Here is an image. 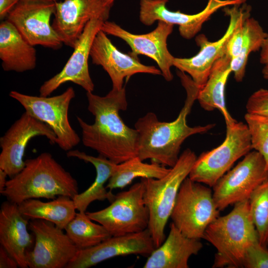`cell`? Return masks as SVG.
<instances>
[{
	"label": "cell",
	"instance_id": "cell-12",
	"mask_svg": "<svg viewBox=\"0 0 268 268\" xmlns=\"http://www.w3.org/2000/svg\"><path fill=\"white\" fill-rule=\"evenodd\" d=\"M28 228L35 236L34 247L26 253L30 268H63L75 255L77 249L63 229L43 219H32Z\"/></svg>",
	"mask_w": 268,
	"mask_h": 268
},
{
	"label": "cell",
	"instance_id": "cell-14",
	"mask_svg": "<svg viewBox=\"0 0 268 268\" xmlns=\"http://www.w3.org/2000/svg\"><path fill=\"white\" fill-rule=\"evenodd\" d=\"M44 136L52 144H56L57 136L45 123L26 111L0 138V169L10 178L24 167L25 151L29 141L36 136Z\"/></svg>",
	"mask_w": 268,
	"mask_h": 268
},
{
	"label": "cell",
	"instance_id": "cell-15",
	"mask_svg": "<svg viewBox=\"0 0 268 268\" xmlns=\"http://www.w3.org/2000/svg\"><path fill=\"white\" fill-rule=\"evenodd\" d=\"M174 25L158 21L157 26L151 32L144 34H133L124 29L114 22L104 21L101 30L106 34L120 38L131 48V53L135 56L143 55L153 60L157 64L161 75L167 81L173 76L171 68L174 57L167 48V40L172 33Z\"/></svg>",
	"mask_w": 268,
	"mask_h": 268
},
{
	"label": "cell",
	"instance_id": "cell-19",
	"mask_svg": "<svg viewBox=\"0 0 268 268\" xmlns=\"http://www.w3.org/2000/svg\"><path fill=\"white\" fill-rule=\"evenodd\" d=\"M155 249L147 228L139 232L111 236L95 246L77 250L66 268H88L120 256H149Z\"/></svg>",
	"mask_w": 268,
	"mask_h": 268
},
{
	"label": "cell",
	"instance_id": "cell-13",
	"mask_svg": "<svg viewBox=\"0 0 268 268\" xmlns=\"http://www.w3.org/2000/svg\"><path fill=\"white\" fill-rule=\"evenodd\" d=\"M56 3L44 0H20L6 20L31 45L58 50L63 43L50 24L51 18L56 11Z\"/></svg>",
	"mask_w": 268,
	"mask_h": 268
},
{
	"label": "cell",
	"instance_id": "cell-16",
	"mask_svg": "<svg viewBox=\"0 0 268 268\" xmlns=\"http://www.w3.org/2000/svg\"><path fill=\"white\" fill-rule=\"evenodd\" d=\"M97 17L90 20L74 47L73 52L62 70L41 86L40 96H48L63 84L71 82L93 92L94 84L90 75L88 60L94 39L104 21Z\"/></svg>",
	"mask_w": 268,
	"mask_h": 268
},
{
	"label": "cell",
	"instance_id": "cell-23",
	"mask_svg": "<svg viewBox=\"0 0 268 268\" xmlns=\"http://www.w3.org/2000/svg\"><path fill=\"white\" fill-rule=\"evenodd\" d=\"M0 59L5 71L22 72L32 70L36 66L34 46L6 19L0 24Z\"/></svg>",
	"mask_w": 268,
	"mask_h": 268
},
{
	"label": "cell",
	"instance_id": "cell-5",
	"mask_svg": "<svg viewBox=\"0 0 268 268\" xmlns=\"http://www.w3.org/2000/svg\"><path fill=\"white\" fill-rule=\"evenodd\" d=\"M197 158L189 148L180 155L175 165L159 179L141 178L144 185L143 200L149 213L148 229L156 248L165 239L164 230L174 206L180 186L189 176Z\"/></svg>",
	"mask_w": 268,
	"mask_h": 268
},
{
	"label": "cell",
	"instance_id": "cell-24",
	"mask_svg": "<svg viewBox=\"0 0 268 268\" xmlns=\"http://www.w3.org/2000/svg\"><path fill=\"white\" fill-rule=\"evenodd\" d=\"M231 59L225 53L213 64L204 85L200 89L197 100L204 110L218 109L223 115L226 125L236 121L226 107L225 89L228 78L232 72Z\"/></svg>",
	"mask_w": 268,
	"mask_h": 268
},
{
	"label": "cell",
	"instance_id": "cell-35",
	"mask_svg": "<svg viewBox=\"0 0 268 268\" xmlns=\"http://www.w3.org/2000/svg\"><path fill=\"white\" fill-rule=\"evenodd\" d=\"M260 50V62L264 66L262 74L264 78L268 80V36L265 39Z\"/></svg>",
	"mask_w": 268,
	"mask_h": 268
},
{
	"label": "cell",
	"instance_id": "cell-40",
	"mask_svg": "<svg viewBox=\"0 0 268 268\" xmlns=\"http://www.w3.org/2000/svg\"><path fill=\"white\" fill-rule=\"evenodd\" d=\"M44 0V1L54 2H57L59 1V0Z\"/></svg>",
	"mask_w": 268,
	"mask_h": 268
},
{
	"label": "cell",
	"instance_id": "cell-34",
	"mask_svg": "<svg viewBox=\"0 0 268 268\" xmlns=\"http://www.w3.org/2000/svg\"><path fill=\"white\" fill-rule=\"evenodd\" d=\"M16 260L1 246H0V268H16Z\"/></svg>",
	"mask_w": 268,
	"mask_h": 268
},
{
	"label": "cell",
	"instance_id": "cell-3",
	"mask_svg": "<svg viewBox=\"0 0 268 268\" xmlns=\"http://www.w3.org/2000/svg\"><path fill=\"white\" fill-rule=\"evenodd\" d=\"M25 161L24 168L8 180L0 192L8 201L19 204L31 199H55L60 196L73 199L78 194L76 180L50 153Z\"/></svg>",
	"mask_w": 268,
	"mask_h": 268
},
{
	"label": "cell",
	"instance_id": "cell-25",
	"mask_svg": "<svg viewBox=\"0 0 268 268\" xmlns=\"http://www.w3.org/2000/svg\"><path fill=\"white\" fill-rule=\"evenodd\" d=\"M68 157H74L91 163L96 169V177L90 187L72 199L76 210L86 212L89 205L95 201L108 200L112 202L115 195L111 191H108L105 184L112 175L117 164L99 155L95 157L78 150H70L67 153Z\"/></svg>",
	"mask_w": 268,
	"mask_h": 268
},
{
	"label": "cell",
	"instance_id": "cell-17",
	"mask_svg": "<svg viewBox=\"0 0 268 268\" xmlns=\"http://www.w3.org/2000/svg\"><path fill=\"white\" fill-rule=\"evenodd\" d=\"M247 0H208L204 8L193 14L172 11L166 7L168 0H140L139 20L150 26L156 21L178 25L181 36L184 38H193L201 29L203 24L219 9L245 3Z\"/></svg>",
	"mask_w": 268,
	"mask_h": 268
},
{
	"label": "cell",
	"instance_id": "cell-22",
	"mask_svg": "<svg viewBox=\"0 0 268 268\" xmlns=\"http://www.w3.org/2000/svg\"><path fill=\"white\" fill-rule=\"evenodd\" d=\"M202 246L200 239L186 236L172 222L167 238L148 256L143 268H188L189 258Z\"/></svg>",
	"mask_w": 268,
	"mask_h": 268
},
{
	"label": "cell",
	"instance_id": "cell-21",
	"mask_svg": "<svg viewBox=\"0 0 268 268\" xmlns=\"http://www.w3.org/2000/svg\"><path fill=\"white\" fill-rule=\"evenodd\" d=\"M29 219L20 212L18 204L9 201L0 209V244L17 262L18 267L27 268L26 253L32 244L28 231Z\"/></svg>",
	"mask_w": 268,
	"mask_h": 268
},
{
	"label": "cell",
	"instance_id": "cell-29",
	"mask_svg": "<svg viewBox=\"0 0 268 268\" xmlns=\"http://www.w3.org/2000/svg\"><path fill=\"white\" fill-rule=\"evenodd\" d=\"M92 221L86 212L78 211L65 229L78 250L95 246L112 236L103 225Z\"/></svg>",
	"mask_w": 268,
	"mask_h": 268
},
{
	"label": "cell",
	"instance_id": "cell-7",
	"mask_svg": "<svg viewBox=\"0 0 268 268\" xmlns=\"http://www.w3.org/2000/svg\"><path fill=\"white\" fill-rule=\"evenodd\" d=\"M219 211L209 187L187 177L180 186L170 218L186 236L201 240Z\"/></svg>",
	"mask_w": 268,
	"mask_h": 268
},
{
	"label": "cell",
	"instance_id": "cell-4",
	"mask_svg": "<svg viewBox=\"0 0 268 268\" xmlns=\"http://www.w3.org/2000/svg\"><path fill=\"white\" fill-rule=\"evenodd\" d=\"M203 239L216 249L212 268H243L247 249L259 242L249 200L236 203L229 213L218 217L211 223L205 229Z\"/></svg>",
	"mask_w": 268,
	"mask_h": 268
},
{
	"label": "cell",
	"instance_id": "cell-37",
	"mask_svg": "<svg viewBox=\"0 0 268 268\" xmlns=\"http://www.w3.org/2000/svg\"><path fill=\"white\" fill-rule=\"evenodd\" d=\"M7 174L1 169H0V192L2 191L5 187L7 180Z\"/></svg>",
	"mask_w": 268,
	"mask_h": 268
},
{
	"label": "cell",
	"instance_id": "cell-18",
	"mask_svg": "<svg viewBox=\"0 0 268 268\" xmlns=\"http://www.w3.org/2000/svg\"><path fill=\"white\" fill-rule=\"evenodd\" d=\"M107 34L100 30L93 42L90 56L92 63L101 66L109 75L112 89L120 90L133 75L145 73L161 75L160 70L152 66L141 64L137 56L120 52L108 38Z\"/></svg>",
	"mask_w": 268,
	"mask_h": 268
},
{
	"label": "cell",
	"instance_id": "cell-9",
	"mask_svg": "<svg viewBox=\"0 0 268 268\" xmlns=\"http://www.w3.org/2000/svg\"><path fill=\"white\" fill-rule=\"evenodd\" d=\"M75 95L71 87L52 97L29 95L14 90L9 93V96L18 101L26 112L52 130L57 136L56 144L67 151L72 149L80 141L68 117L69 105Z\"/></svg>",
	"mask_w": 268,
	"mask_h": 268
},
{
	"label": "cell",
	"instance_id": "cell-11",
	"mask_svg": "<svg viewBox=\"0 0 268 268\" xmlns=\"http://www.w3.org/2000/svg\"><path fill=\"white\" fill-rule=\"evenodd\" d=\"M268 178V169L263 156L256 150L251 151L213 187L216 207L221 211L229 205L249 200Z\"/></svg>",
	"mask_w": 268,
	"mask_h": 268
},
{
	"label": "cell",
	"instance_id": "cell-30",
	"mask_svg": "<svg viewBox=\"0 0 268 268\" xmlns=\"http://www.w3.org/2000/svg\"><path fill=\"white\" fill-rule=\"evenodd\" d=\"M252 218L260 243L268 246V178L252 194L249 199Z\"/></svg>",
	"mask_w": 268,
	"mask_h": 268
},
{
	"label": "cell",
	"instance_id": "cell-20",
	"mask_svg": "<svg viewBox=\"0 0 268 268\" xmlns=\"http://www.w3.org/2000/svg\"><path fill=\"white\" fill-rule=\"evenodd\" d=\"M56 7L52 27L63 44L72 48L87 23L97 17L107 20L111 7L105 0H64Z\"/></svg>",
	"mask_w": 268,
	"mask_h": 268
},
{
	"label": "cell",
	"instance_id": "cell-1",
	"mask_svg": "<svg viewBox=\"0 0 268 268\" xmlns=\"http://www.w3.org/2000/svg\"><path fill=\"white\" fill-rule=\"evenodd\" d=\"M88 110L94 116L89 124L77 116L84 145L99 155L119 164L137 155L138 134L135 129L128 127L119 115L127 109L125 86L112 89L105 96L86 92Z\"/></svg>",
	"mask_w": 268,
	"mask_h": 268
},
{
	"label": "cell",
	"instance_id": "cell-2",
	"mask_svg": "<svg viewBox=\"0 0 268 268\" xmlns=\"http://www.w3.org/2000/svg\"><path fill=\"white\" fill-rule=\"evenodd\" d=\"M177 74L187 96L176 119L169 122L160 121L155 113L148 112L134 124L138 134L137 156L142 161L150 159L151 162L170 168L177 162L181 145L188 137L205 133L215 126L214 124L194 127L188 125L187 116L197 100L200 88L185 73L179 71Z\"/></svg>",
	"mask_w": 268,
	"mask_h": 268
},
{
	"label": "cell",
	"instance_id": "cell-39",
	"mask_svg": "<svg viewBox=\"0 0 268 268\" xmlns=\"http://www.w3.org/2000/svg\"><path fill=\"white\" fill-rule=\"evenodd\" d=\"M264 94L268 97V90L262 88Z\"/></svg>",
	"mask_w": 268,
	"mask_h": 268
},
{
	"label": "cell",
	"instance_id": "cell-8",
	"mask_svg": "<svg viewBox=\"0 0 268 268\" xmlns=\"http://www.w3.org/2000/svg\"><path fill=\"white\" fill-rule=\"evenodd\" d=\"M144 192V185L140 181L115 195L107 207L86 213L92 220L103 225L112 236L141 232L148 228L149 220Z\"/></svg>",
	"mask_w": 268,
	"mask_h": 268
},
{
	"label": "cell",
	"instance_id": "cell-32",
	"mask_svg": "<svg viewBox=\"0 0 268 268\" xmlns=\"http://www.w3.org/2000/svg\"><path fill=\"white\" fill-rule=\"evenodd\" d=\"M245 268H268V249L267 247L257 242L247 249L243 263Z\"/></svg>",
	"mask_w": 268,
	"mask_h": 268
},
{
	"label": "cell",
	"instance_id": "cell-28",
	"mask_svg": "<svg viewBox=\"0 0 268 268\" xmlns=\"http://www.w3.org/2000/svg\"><path fill=\"white\" fill-rule=\"evenodd\" d=\"M242 36L238 56L231 60V67L236 81L243 80L250 54L261 49L268 36L259 22L249 17L242 24Z\"/></svg>",
	"mask_w": 268,
	"mask_h": 268
},
{
	"label": "cell",
	"instance_id": "cell-10",
	"mask_svg": "<svg viewBox=\"0 0 268 268\" xmlns=\"http://www.w3.org/2000/svg\"><path fill=\"white\" fill-rule=\"evenodd\" d=\"M223 11L229 18L228 27L218 40L209 41L203 34L198 36L196 42L200 49L195 56L189 58H175L173 66L188 73L201 89L206 83L214 63L225 53L229 39L236 28L250 17L251 8L245 3L224 7Z\"/></svg>",
	"mask_w": 268,
	"mask_h": 268
},
{
	"label": "cell",
	"instance_id": "cell-36",
	"mask_svg": "<svg viewBox=\"0 0 268 268\" xmlns=\"http://www.w3.org/2000/svg\"><path fill=\"white\" fill-rule=\"evenodd\" d=\"M20 0H0V18L3 20L6 18Z\"/></svg>",
	"mask_w": 268,
	"mask_h": 268
},
{
	"label": "cell",
	"instance_id": "cell-27",
	"mask_svg": "<svg viewBox=\"0 0 268 268\" xmlns=\"http://www.w3.org/2000/svg\"><path fill=\"white\" fill-rule=\"evenodd\" d=\"M170 170V168L156 162L144 163L136 156L117 164L106 187L112 191L115 189L124 188L138 177L159 179Z\"/></svg>",
	"mask_w": 268,
	"mask_h": 268
},
{
	"label": "cell",
	"instance_id": "cell-6",
	"mask_svg": "<svg viewBox=\"0 0 268 268\" xmlns=\"http://www.w3.org/2000/svg\"><path fill=\"white\" fill-rule=\"evenodd\" d=\"M226 128L223 142L197 157L188 176L192 180L213 187L237 160L253 149L247 124L236 121Z\"/></svg>",
	"mask_w": 268,
	"mask_h": 268
},
{
	"label": "cell",
	"instance_id": "cell-33",
	"mask_svg": "<svg viewBox=\"0 0 268 268\" xmlns=\"http://www.w3.org/2000/svg\"><path fill=\"white\" fill-rule=\"evenodd\" d=\"M246 108L247 113L268 117V97L262 88L254 92L249 98Z\"/></svg>",
	"mask_w": 268,
	"mask_h": 268
},
{
	"label": "cell",
	"instance_id": "cell-31",
	"mask_svg": "<svg viewBox=\"0 0 268 268\" xmlns=\"http://www.w3.org/2000/svg\"><path fill=\"white\" fill-rule=\"evenodd\" d=\"M252 149L265 158L268 169V117L247 113L244 116Z\"/></svg>",
	"mask_w": 268,
	"mask_h": 268
},
{
	"label": "cell",
	"instance_id": "cell-38",
	"mask_svg": "<svg viewBox=\"0 0 268 268\" xmlns=\"http://www.w3.org/2000/svg\"><path fill=\"white\" fill-rule=\"evenodd\" d=\"M115 0H105L106 3L109 6H112Z\"/></svg>",
	"mask_w": 268,
	"mask_h": 268
},
{
	"label": "cell",
	"instance_id": "cell-26",
	"mask_svg": "<svg viewBox=\"0 0 268 268\" xmlns=\"http://www.w3.org/2000/svg\"><path fill=\"white\" fill-rule=\"evenodd\" d=\"M18 207L21 213L29 220H47L63 230L76 214L73 199L64 196L48 202L38 199H28L18 204Z\"/></svg>",
	"mask_w": 268,
	"mask_h": 268
}]
</instances>
